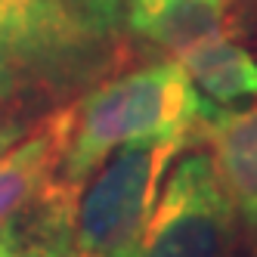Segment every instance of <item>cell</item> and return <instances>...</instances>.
Instances as JSON below:
<instances>
[{
    "label": "cell",
    "mask_w": 257,
    "mask_h": 257,
    "mask_svg": "<svg viewBox=\"0 0 257 257\" xmlns=\"http://www.w3.org/2000/svg\"><path fill=\"white\" fill-rule=\"evenodd\" d=\"M201 102L177 59L140 65L102 78L75 99V131L59 164V180L81 189L115 149L155 137H192Z\"/></svg>",
    "instance_id": "2"
},
{
    "label": "cell",
    "mask_w": 257,
    "mask_h": 257,
    "mask_svg": "<svg viewBox=\"0 0 257 257\" xmlns=\"http://www.w3.org/2000/svg\"><path fill=\"white\" fill-rule=\"evenodd\" d=\"M0 238H4V254L0 257H78L71 245L53 242V238H44L19 226H7Z\"/></svg>",
    "instance_id": "9"
},
{
    "label": "cell",
    "mask_w": 257,
    "mask_h": 257,
    "mask_svg": "<svg viewBox=\"0 0 257 257\" xmlns=\"http://www.w3.org/2000/svg\"><path fill=\"white\" fill-rule=\"evenodd\" d=\"M177 62L198 93V127L211 118L232 115L257 99V59L245 44H238L229 34L189 47L177 56Z\"/></svg>",
    "instance_id": "7"
},
{
    "label": "cell",
    "mask_w": 257,
    "mask_h": 257,
    "mask_svg": "<svg viewBox=\"0 0 257 257\" xmlns=\"http://www.w3.org/2000/svg\"><path fill=\"white\" fill-rule=\"evenodd\" d=\"M192 137H155L115 149L87 177L75 208L78 257H127L149 223L164 177Z\"/></svg>",
    "instance_id": "3"
},
{
    "label": "cell",
    "mask_w": 257,
    "mask_h": 257,
    "mask_svg": "<svg viewBox=\"0 0 257 257\" xmlns=\"http://www.w3.org/2000/svg\"><path fill=\"white\" fill-rule=\"evenodd\" d=\"M232 7L235 0H118L115 34L127 31L177 59L189 47L229 34L235 25Z\"/></svg>",
    "instance_id": "5"
},
{
    "label": "cell",
    "mask_w": 257,
    "mask_h": 257,
    "mask_svg": "<svg viewBox=\"0 0 257 257\" xmlns=\"http://www.w3.org/2000/svg\"><path fill=\"white\" fill-rule=\"evenodd\" d=\"M238 214L208 152H186L164 177L137 248L127 257H235Z\"/></svg>",
    "instance_id": "4"
},
{
    "label": "cell",
    "mask_w": 257,
    "mask_h": 257,
    "mask_svg": "<svg viewBox=\"0 0 257 257\" xmlns=\"http://www.w3.org/2000/svg\"><path fill=\"white\" fill-rule=\"evenodd\" d=\"M0 254H4V238H0Z\"/></svg>",
    "instance_id": "12"
},
{
    "label": "cell",
    "mask_w": 257,
    "mask_h": 257,
    "mask_svg": "<svg viewBox=\"0 0 257 257\" xmlns=\"http://www.w3.org/2000/svg\"><path fill=\"white\" fill-rule=\"evenodd\" d=\"M78 4L93 16L99 25H105L108 31L115 34V7H118V0H78ZM235 4H238V0H235Z\"/></svg>",
    "instance_id": "11"
},
{
    "label": "cell",
    "mask_w": 257,
    "mask_h": 257,
    "mask_svg": "<svg viewBox=\"0 0 257 257\" xmlns=\"http://www.w3.org/2000/svg\"><path fill=\"white\" fill-rule=\"evenodd\" d=\"M208 155L229 192L238 223L257 238V99L232 115L211 118L198 127Z\"/></svg>",
    "instance_id": "8"
},
{
    "label": "cell",
    "mask_w": 257,
    "mask_h": 257,
    "mask_svg": "<svg viewBox=\"0 0 257 257\" xmlns=\"http://www.w3.org/2000/svg\"><path fill=\"white\" fill-rule=\"evenodd\" d=\"M112 44L78 0H0V112L93 87L112 65Z\"/></svg>",
    "instance_id": "1"
},
{
    "label": "cell",
    "mask_w": 257,
    "mask_h": 257,
    "mask_svg": "<svg viewBox=\"0 0 257 257\" xmlns=\"http://www.w3.org/2000/svg\"><path fill=\"white\" fill-rule=\"evenodd\" d=\"M28 121L22 118V115H10V118H0V152H7L10 146L16 143V140H22L25 134H28Z\"/></svg>",
    "instance_id": "10"
},
{
    "label": "cell",
    "mask_w": 257,
    "mask_h": 257,
    "mask_svg": "<svg viewBox=\"0 0 257 257\" xmlns=\"http://www.w3.org/2000/svg\"><path fill=\"white\" fill-rule=\"evenodd\" d=\"M71 131H75V99L59 102L50 115L31 124L22 140L0 152V232L59 174Z\"/></svg>",
    "instance_id": "6"
}]
</instances>
